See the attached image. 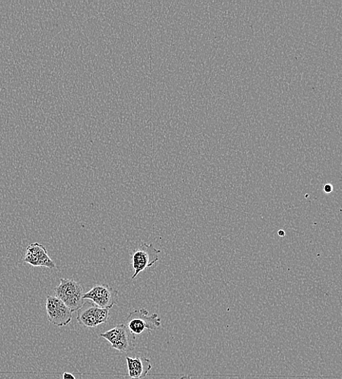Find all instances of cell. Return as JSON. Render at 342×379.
Instances as JSON below:
<instances>
[{
	"mask_svg": "<svg viewBox=\"0 0 342 379\" xmlns=\"http://www.w3.org/2000/svg\"><path fill=\"white\" fill-rule=\"evenodd\" d=\"M124 325L135 337L145 332L151 333L162 326V319L157 313L149 314L146 309H140L130 312L125 320Z\"/></svg>",
	"mask_w": 342,
	"mask_h": 379,
	"instance_id": "6da1fadb",
	"label": "cell"
},
{
	"mask_svg": "<svg viewBox=\"0 0 342 379\" xmlns=\"http://www.w3.org/2000/svg\"><path fill=\"white\" fill-rule=\"evenodd\" d=\"M56 298L60 299L72 312H78L84 305V289L72 279L61 278L60 284L55 290Z\"/></svg>",
	"mask_w": 342,
	"mask_h": 379,
	"instance_id": "7a4b0ae2",
	"label": "cell"
},
{
	"mask_svg": "<svg viewBox=\"0 0 342 379\" xmlns=\"http://www.w3.org/2000/svg\"><path fill=\"white\" fill-rule=\"evenodd\" d=\"M160 253L161 251L153 244L146 243H143L135 250L131 256L132 267L134 270L131 279H135L141 272L153 267L159 260Z\"/></svg>",
	"mask_w": 342,
	"mask_h": 379,
	"instance_id": "3957f363",
	"label": "cell"
},
{
	"mask_svg": "<svg viewBox=\"0 0 342 379\" xmlns=\"http://www.w3.org/2000/svg\"><path fill=\"white\" fill-rule=\"evenodd\" d=\"M100 336L107 340L114 350L122 353L132 352L136 347V339L124 324L100 334Z\"/></svg>",
	"mask_w": 342,
	"mask_h": 379,
	"instance_id": "277c9868",
	"label": "cell"
},
{
	"mask_svg": "<svg viewBox=\"0 0 342 379\" xmlns=\"http://www.w3.org/2000/svg\"><path fill=\"white\" fill-rule=\"evenodd\" d=\"M110 310L103 309L93 302H86L78 311L77 320L79 324L86 328H97L106 324L109 319Z\"/></svg>",
	"mask_w": 342,
	"mask_h": 379,
	"instance_id": "5b68a950",
	"label": "cell"
},
{
	"mask_svg": "<svg viewBox=\"0 0 342 379\" xmlns=\"http://www.w3.org/2000/svg\"><path fill=\"white\" fill-rule=\"evenodd\" d=\"M46 306L48 319L51 324L57 327H65L70 324L73 312L60 299L48 295Z\"/></svg>",
	"mask_w": 342,
	"mask_h": 379,
	"instance_id": "8992f818",
	"label": "cell"
},
{
	"mask_svg": "<svg viewBox=\"0 0 342 379\" xmlns=\"http://www.w3.org/2000/svg\"><path fill=\"white\" fill-rule=\"evenodd\" d=\"M118 291L109 286L97 284L84 293V299L91 300L95 305L110 310L118 302Z\"/></svg>",
	"mask_w": 342,
	"mask_h": 379,
	"instance_id": "52a82bcc",
	"label": "cell"
},
{
	"mask_svg": "<svg viewBox=\"0 0 342 379\" xmlns=\"http://www.w3.org/2000/svg\"><path fill=\"white\" fill-rule=\"evenodd\" d=\"M24 261L35 267L56 269L53 260L49 257L45 246L39 243H33L27 246Z\"/></svg>",
	"mask_w": 342,
	"mask_h": 379,
	"instance_id": "ba28073f",
	"label": "cell"
},
{
	"mask_svg": "<svg viewBox=\"0 0 342 379\" xmlns=\"http://www.w3.org/2000/svg\"><path fill=\"white\" fill-rule=\"evenodd\" d=\"M126 364L129 376L133 379L145 378L152 369L150 359L145 357H137L132 358L126 357Z\"/></svg>",
	"mask_w": 342,
	"mask_h": 379,
	"instance_id": "9c48e42d",
	"label": "cell"
},
{
	"mask_svg": "<svg viewBox=\"0 0 342 379\" xmlns=\"http://www.w3.org/2000/svg\"><path fill=\"white\" fill-rule=\"evenodd\" d=\"M324 192L326 194H331L333 192V186L331 184H327L324 186Z\"/></svg>",
	"mask_w": 342,
	"mask_h": 379,
	"instance_id": "30bf717a",
	"label": "cell"
},
{
	"mask_svg": "<svg viewBox=\"0 0 342 379\" xmlns=\"http://www.w3.org/2000/svg\"><path fill=\"white\" fill-rule=\"evenodd\" d=\"M63 379H76V378L71 373L65 372L63 373Z\"/></svg>",
	"mask_w": 342,
	"mask_h": 379,
	"instance_id": "8fae6325",
	"label": "cell"
},
{
	"mask_svg": "<svg viewBox=\"0 0 342 379\" xmlns=\"http://www.w3.org/2000/svg\"><path fill=\"white\" fill-rule=\"evenodd\" d=\"M180 379H192L190 375H183Z\"/></svg>",
	"mask_w": 342,
	"mask_h": 379,
	"instance_id": "7c38bea8",
	"label": "cell"
},
{
	"mask_svg": "<svg viewBox=\"0 0 342 379\" xmlns=\"http://www.w3.org/2000/svg\"><path fill=\"white\" fill-rule=\"evenodd\" d=\"M284 234H284V232H283L282 230L278 232V235L280 236V237H284Z\"/></svg>",
	"mask_w": 342,
	"mask_h": 379,
	"instance_id": "4fadbf2b",
	"label": "cell"
}]
</instances>
